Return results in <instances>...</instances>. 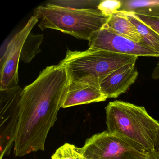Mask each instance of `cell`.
<instances>
[{"instance_id": "obj_1", "label": "cell", "mask_w": 159, "mask_h": 159, "mask_svg": "<svg viewBox=\"0 0 159 159\" xmlns=\"http://www.w3.org/2000/svg\"><path fill=\"white\" fill-rule=\"evenodd\" d=\"M69 83L66 70L59 64L47 67L23 89L14 144L15 156L44 150L48 133L63 107Z\"/></svg>"}, {"instance_id": "obj_2", "label": "cell", "mask_w": 159, "mask_h": 159, "mask_svg": "<svg viewBox=\"0 0 159 159\" xmlns=\"http://www.w3.org/2000/svg\"><path fill=\"white\" fill-rule=\"evenodd\" d=\"M107 131L136 145L147 152L154 151L159 122L144 107L120 100L110 102L105 108Z\"/></svg>"}, {"instance_id": "obj_3", "label": "cell", "mask_w": 159, "mask_h": 159, "mask_svg": "<svg viewBox=\"0 0 159 159\" xmlns=\"http://www.w3.org/2000/svg\"><path fill=\"white\" fill-rule=\"evenodd\" d=\"M137 57L89 48L84 51L68 50L59 64L66 70L70 82L88 84L99 87L100 83L111 72Z\"/></svg>"}, {"instance_id": "obj_4", "label": "cell", "mask_w": 159, "mask_h": 159, "mask_svg": "<svg viewBox=\"0 0 159 159\" xmlns=\"http://www.w3.org/2000/svg\"><path fill=\"white\" fill-rule=\"evenodd\" d=\"M34 16L40 21L39 26L42 30H56L88 41L94 32L107 24L110 17L97 9L68 8L50 2L39 6Z\"/></svg>"}, {"instance_id": "obj_5", "label": "cell", "mask_w": 159, "mask_h": 159, "mask_svg": "<svg viewBox=\"0 0 159 159\" xmlns=\"http://www.w3.org/2000/svg\"><path fill=\"white\" fill-rule=\"evenodd\" d=\"M86 159H147L148 152L107 131L86 139L80 148Z\"/></svg>"}, {"instance_id": "obj_6", "label": "cell", "mask_w": 159, "mask_h": 159, "mask_svg": "<svg viewBox=\"0 0 159 159\" xmlns=\"http://www.w3.org/2000/svg\"><path fill=\"white\" fill-rule=\"evenodd\" d=\"M22 91L19 86L0 91V159L10 154L14 144Z\"/></svg>"}, {"instance_id": "obj_7", "label": "cell", "mask_w": 159, "mask_h": 159, "mask_svg": "<svg viewBox=\"0 0 159 159\" xmlns=\"http://www.w3.org/2000/svg\"><path fill=\"white\" fill-rule=\"evenodd\" d=\"M39 21L35 16H31L25 27L14 36L8 44L1 58L0 91L18 86V66L22 49L31 30Z\"/></svg>"}, {"instance_id": "obj_8", "label": "cell", "mask_w": 159, "mask_h": 159, "mask_svg": "<svg viewBox=\"0 0 159 159\" xmlns=\"http://www.w3.org/2000/svg\"><path fill=\"white\" fill-rule=\"evenodd\" d=\"M88 41L89 48L137 57H159V53L146 44L134 42L117 34L106 25L94 32Z\"/></svg>"}, {"instance_id": "obj_9", "label": "cell", "mask_w": 159, "mask_h": 159, "mask_svg": "<svg viewBox=\"0 0 159 159\" xmlns=\"http://www.w3.org/2000/svg\"><path fill=\"white\" fill-rule=\"evenodd\" d=\"M136 62L129 63L111 72L100 83L99 87L107 98H117L125 93L138 76Z\"/></svg>"}, {"instance_id": "obj_10", "label": "cell", "mask_w": 159, "mask_h": 159, "mask_svg": "<svg viewBox=\"0 0 159 159\" xmlns=\"http://www.w3.org/2000/svg\"><path fill=\"white\" fill-rule=\"evenodd\" d=\"M107 99L98 87L88 84L69 82L62 108L101 102Z\"/></svg>"}, {"instance_id": "obj_11", "label": "cell", "mask_w": 159, "mask_h": 159, "mask_svg": "<svg viewBox=\"0 0 159 159\" xmlns=\"http://www.w3.org/2000/svg\"><path fill=\"white\" fill-rule=\"evenodd\" d=\"M106 25L117 34L134 42L144 43L142 37L134 25L122 11H119L118 12L111 16Z\"/></svg>"}, {"instance_id": "obj_12", "label": "cell", "mask_w": 159, "mask_h": 159, "mask_svg": "<svg viewBox=\"0 0 159 159\" xmlns=\"http://www.w3.org/2000/svg\"><path fill=\"white\" fill-rule=\"evenodd\" d=\"M122 11L125 16L134 25L148 47L159 53V35L149 26L139 19L133 12Z\"/></svg>"}, {"instance_id": "obj_13", "label": "cell", "mask_w": 159, "mask_h": 159, "mask_svg": "<svg viewBox=\"0 0 159 159\" xmlns=\"http://www.w3.org/2000/svg\"><path fill=\"white\" fill-rule=\"evenodd\" d=\"M120 11L159 17V1L132 0L122 1Z\"/></svg>"}, {"instance_id": "obj_14", "label": "cell", "mask_w": 159, "mask_h": 159, "mask_svg": "<svg viewBox=\"0 0 159 159\" xmlns=\"http://www.w3.org/2000/svg\"><path fill=\"white\" fill-rule=\"evenodd\" d=\"M43 35L30 34L25 42L21 53V60L28 63L41 50L40 46L42 42Z\"/></svg>"}, {"instance_id": "obj_15", "label": "cell", "mask_w": 159, "mask_h": 159, "mask_svg": "<svg viewBox=\"0 0 159 159\" xmlns=\"http://www.w3.org/2000/svg\"><path fill=\"white\" fill-rule=\"evenodd\" d=\"M52 159H86L82 155L80 148L69 143L59 147L52 155Z\"/></svg>"}, {"instance_id": "obj_16", "label": "cell", "mask_w": 159, "mask_h": 159, "mask_svg": "<svg viewBox=\"0 0 159 159\" xmlns=\"http://www.w3.org/2000/svg\"><path fill=\"white\" fill-rule=\"evenodd\" d=\"M122 7L121 1L117 0H105L99 2L97 9L107 16H111L118 12Z\"/></svg>"}, {"instance_id": "obj_17", "label": "cell", "mask_w": 159, "mask_h": 159, "mask_svg": "<svg viewBox=\"0 0 159 159\" xmlns=\"http://www.w3.org/2000/svg\"><path fill=\"white\" fill-rule=\"evenodd\" d=\"M96 1H55L52 2L50 3H53L58 6L63 7H68V8H76L80 9L79 7L80 6H85L86 5H91L94 4V2Z\"/></svg>"}, {"instance_id": "obj_18", "label": "cell", "mask_w": 159, "mask_h": 159, "mask_svg": "<svg viewBox=\"0 0 159 159\" xmlns=\"http://www.w3.org/2000/svg\"><path fill=\"white\" fill-rule=\"evenodd\" d=\"M134 14L139 19L149 26L159 35V17L139 14Z\"/></svg>"}, {"instance_id": "obj_19", "label": "cell", "mask_w": 159, "mask_h": 159, "mask_svg": "<svg viewBox=\"0 0 159 159\" xmlns=\"http://www.w3.org/2000/svg\"><path fill=\"white\" fill-rule=\"evenodd\" d=\"M152 78L154 80L159 79V62L153 70L152 74Z\"/></svg>"}, {"instance_id": "obj_20", "label": "cell", "mask_w": 159, "mask_h": 159, "mask_svg": "<svg viewBox=\"0 0 159 159\" xmlns=\"http://www.w3.org/2000/svg\"><path fill=\"white\" fill-rule=\"evenodd\" d=\"M147 159H159V154L154 151L148 152V156Z\"/></svg>"}, {"instance_id": "obj_21", "label": "cell", "mask_w": 159, "mask_h": 159, "mask_svg": "<svg viewBox=\"0 0 159 159\" xmlns=\"http://www.w3.org/2000/svg\"><path fill=\"white\" fill-rule=\"evenodd\" d=\"M154 151L155 152H157L158 154H159V133L158 137H157V140H156L155 146H154Z\"/></svg>"}]
</instances>
